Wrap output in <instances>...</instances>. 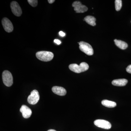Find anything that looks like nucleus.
I'll use <instances>...</instances> for the list:
<instances>
[{"instance_id":"obj_1","label":"nucleus","mask_w":131,"mask_h":131,"mask_svg":"<svg viewBox=\"0 0 131 131\" xmlns=\"http://www.w3.org/2000/svg\"><path fill=\"white\" fill-rule=\"evenodd\" d=\"M69 68L71 71L75 73H80L86 71L89 68V66L86 63L82 62L78 65L77 64H72L69 66Z\"/></svg>"},{"instance_id":"obj_2","label":"nucleus","mask_w":131,"mask_h":131,"mask_svg":"<svg viewBox=\"0 0 131 131\" xmlns=\"http://www.w3.org/2000/svg\"><path fill=\"white\" fill-rule=\"evenodd\" d=\"M36 57L40 61L48 62L52 60L54 57V54L51 52L39 51L36 54Z\"/></svg>"},{"instance_id":"obj_3","label":"nucleus","mask_w":131,"mask_h":131,"mask_svg":"<svg viewBox=\"0 0 131 131\" xmlns=\"http://www.w3.org/2000/svg\"><path fill=\"white\" fill-rule=\"evenodd\" d=\"M80 49L88 56H92L94 54V50L92 46L88 43L81 41L78 43Z\"/></svg>"},{"instance_id":"obj_4","label":"nucleus","mask_w":131,"mask_h":131,"mask_svg":"<svg viewBox=\"0 0 131 131\" xmlns=\"http://www.w3.org/2000/svg\"><path fill=\"white\" fill-rule=\"evenodd\" d=\"M2 79L3 83L7 87L12 86L13 83L12 73L7 70L4 71L2 73Z\"/></svg>"},{"instance_id":"obj_5","label":"nucleus","mask_w":131,"mask_h":131,"mask_svg":"<svg viewBox=\"0 0 131 131\" xmlns=\"http://www.w3.org/2000/svg\"><path fill=\"white\" fill-rule=\"evenodd\" d=\"M40 99L39 93L37 90H34L31 91L27 98L28 103L31 105H35L38 103Z\"/></svg>"},{"instance_id":"obj_6","label":"nucleus","mask_w":131,"mask_h":131,"mask_svg":"<svg viewBox=\"0 0 131 131\" xmlns=\"http://www.w3.org/2000/svg\"><path fill=\"white\" fill-rule=\"evenodd\" d=\"M94 124L96 126L105 129H109L112 125L108 121L103 119H97L94 121Z\"/></svg>"},{"instance_id":"obj_7","label":"nucleus","mask_w":131,"mask_h":131,"mask_svg":"<svg viewBox=\"0 0 131 131\" xmlns=\"http://www.w3.org/2000/svg\"><path fill=\"white\" fill-rule=\"evenodd\" d=\"M72 6L74 8V10L77 13H83L88 10V7L86 6L82 5L81 3L78 1L73 3Z\"/></svg>"},{"instance_id":"obj_8","label":"nucleus","mask_w":131,"mask_h":131,"mask_svg":"<svg viewBox=\"0 0 131 131\" xmlns=\"http://www.w3.org/2000/svg\"><path fill=\"white\" fill-rule=\"evenodd\" d=\"M12 13L17 16H21L22 14V10L19 5L16 1L12 2L10 5Z\"/></svg>"},{"instance_id":"obj_9","label":"nucleus","mask_w":131,"mask_h":131,"mask_svg":"<svg viewBox=\"0 0 131 131\" xmlns=\"http://www.w3.org/2000/svg\"><path fill=\"white\" fill-rule=\"evenodd\" d=\"M2 23L4 30L7 32H11L13 30L14 27L13 24L7 18H3L2 21Z\"/></svg>"},{"instance_id":"obj_10","label":"nucleus","mask_w":131,"mask_h":131,"mask_svg":"<svg viewBox=\"0 0 131 131\" xmlns=\"http://www.w3.org/2000/svg\"><path fill=\"white\" fill-rule=\"evenodd\" d=\"M20 111L22 114L23 117L25 118H28L31 115V110L30 108L25 105H23L21 106Z\"/></svg>"},{"instance_id":"obj_11","label":"nucleus","mask_w":131,"mask_h":131,"mask_svg":"<svg viewBox=\"0 0 131 131\" xmlns=\"http://www.w3.org/2000/svg\"><path fill=\"white\" fill-rule=\"evenodd\" d=\"M52 90L54 93L60 96H64L67 93L65 89L63 87L57 86L52 87Z\"/></svg>"},{"instance_id":"obj_12","label":"nucleus","mask_w":131,"mask_h":131,"mask_svg":"<svg viewBox=\"0 0 131 131\" xmlns=\"http://www.w3.org/2000/svg\"><path fill=\"white\" fill-rule=\"evenodd\" d=\"M128 82V81L125 79H119L114 80L112 82L113 85L117 86H124Z\"/></svg>"},{"instance_id":"obj_13","label":"nucleus","mask_w":131,"mask_h":131,"mask_svg":"<svg viewBox=\"0 0 131 131\" xmlns=\"http://www.w3.org/2000/svg\"><path fill=\"white\" fill-rule=\"evenodd\" d=\"M114 42L115 44L117 47L122 50H125L128 47V45L126 42L122 40L115 39L114 40Z\"/></svg>"},{"instance_id":"obj_14","label":"nucleus","mask_w":131,"mask_h":131,"mask_svg":"<svg viewBox=\"0 0 131 131\" xmlns=\"http://www.w3.org/2000/svg\"><path fill=\"white\" fill-rule=\"evenodd\" d=\"M101 103L103 106L107 107H114L117 106V104L115 102L107 100H103L102 101Z\"/></svg>"},{"instance_id":"obj_15","label":"nucleus","mask_w":131,"mask_h":131,"mask_svg":"<svg viewBox=\"0 0 131 131\" xmlns=\"http://www.w3.org/2000/svg\"><path fill=\"white\" fill-rule=\"evenodd\" d=\"M84 20L89 25L92 26L96 25V19L94 16H88L85 17L84 18Z\"/></svg>"},{"instance_id":"obj_16","label":"nucleus","mask_w":131,"mask_h":131,"mask_svg":"<svg viewBox=\"0 0 131 131\" xmlns=\"http://www.w3.org/2000/svg\"><path fill=\"white\" fill-rule=\"evenodd\" d=\"M115 3L116 11L117 12L120 11L122 6V1L121 0H115Z\"/></svg>"},{"instance_id":"obj_17","label":"nucleus","mask_w":131,"mask_h":131,"mask_svg":"<svg viewBox=\"0 0 131 131\" xmlns=\"http://www.w3.org/2000/svg\"><path fill=\"white\" fill-rule=\"evenodd\" d=\"M28 2L29 4L33 7H35L38 5L37 0H28Z\"/></svg>"},{"instance_id":"obj_18","label":"nucleus","mask_w":131,"mask_h":131,"mask_svg":"<svg viewBox=\"0 0 131 131\" xmlns=\"http://www.w3.org/2000/svg\"><path fill=\"white\" fill-rule=\"evenodd\" d=\"M126 70L127 73L131 74V64L127 66L126 69Z\"/></svg>"},{"instance_id":"obj_19","label":"nucleus","mask_w":131,"mask_h":131,"mask_svg":"<svg viewBox=\"0 0 131 131\" xmlns=\"http://www.w3.org/2000/svg\"><path fill=\"white\" fill-rule=\"evenodd\" d=\"M54 42L58 45L61 44V41H60V40L57 39H55V40H54Z\"/></svg>"},{"instance_id":"obj_20","label":"nucleus","mask_w":131,"mask_h":131,"mask_svg":"<svg viewBox=\"0 0 131 131\" xmlns=\"http://www.w3.org/2000/svg\"><path fill=\"white\" fill-rule=\"evenodd\" d=\"M59 35L61 36V37H63L65 36L66 34L63 32L62 31H60L59 32Z\"/></svg>"},{"instance_id":"obj_21","label":"nucleus","mask_w":131,"mask_h":131,"mask_svg":"<svg viewBox=\"0 0 131 131\" xmlns=\"http://www.w3.org/2000/svg\"><path fill=\"white\" fill-rule=\"evenodd\" d=\"M55 1V0H48V2L50 4L53 3Z\"/></svg>"},{"instance_id":"obj_22","label":"nucleus","mask_w":131,"mask_h":131,"mask_svg":"<svg viewBox=\"0 0 131 131\" xmlns=\"http://www.w3.org/2000/svg\"><path fill=\"white\" fill-rule=\"evenodd\" d=\"M47 131H57L56 130H53V129H50V130H48Z\"/></svg>"}]
</instances>
